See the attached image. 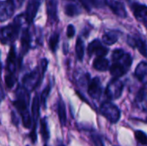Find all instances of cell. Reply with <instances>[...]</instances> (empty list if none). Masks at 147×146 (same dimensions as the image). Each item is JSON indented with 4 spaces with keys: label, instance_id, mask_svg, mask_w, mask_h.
I'll use <instances>...</instances> for the list:
<instances>
[{
    "label": "cell",
    "instance_id": "1",
    "mask_svg": "<svg viewBox=\"0 0 147 146\" xmlns=\"http://www.w3.org/2000/svg\"><path fill=\"white\" fill-rule=\"evenodd\" d=\"M112 60L113 65L110 67V73L114 78L123 77L128 71L133 63V58L131 55L120 48H117L113 52Z\"/></svg>",
    "mask_w": 147,
    "mask_h": 146
},
{
    "label": "cell",
    "instance_id": "2",
    "mask_svg": "<svg viewBox=\"0 0 147 146\" xmlns=\"http://www.w3.org/2000/svg\"><path fill=\"white\" fill-rule=\"evenodd\" d=\"M14 106L22 116L23 126L26 128H29L32 120L28 111V96L25 89L19 88L17 89L16 99L14 102Z\"/></svg>",
    "mask_w": 147,
    "mask_h": 146
},
{
    "label": "cell",
    "instance_id": "3",
    "mask_svg": "<svg viewBox=\"0 0 147 146\" xmlns=\"http://www.w3.org/2000/svg\"><path fill=\"white\" fill-rule=\"evenodd\" d=\"M21 15H18L13 24H9L6 27H3L0 29V40L2 43L5 44L8 42H11L16 40L20 26L22 25Z\"/></svg>",
    "mask_w": 147,
    "mask_h": 146
},
{
    "label": "cell",
    "instance_id": "4",
    "mask_svg": "<svg viewBox=\"0 0 147 146\" xmlns=\"http://www.w3.org/2000/svg\"><path fill=\"white\" fill-rule=\"evenodd\" d=\"M100 113L110 123H117L121 118V111L118 107L110 102H104L100 107Z\"/></svg>",
    "mask_w": 147,
    "mask_h": 146
},
{
    "label": "cell",
    "instance_id": "5",
    "mask_svg": "<svg viewBox=\"0 0 147 146\" xmlns=\"http://www.w3.org/2000/svg\"><path fill=\"white\" fill-rule=\"evenodd\" d=\"M124 85L119 78H115L111 80L105 90V94L109 100H116L120 98L122 95Z\"/></svg>",
    "mask_w": 147,
    "mask_h": 146
},
{
    "label": "cell",
    "instance_id": "6",
    "mask_svg": "<svg viewBox=\"0 0 147 146\" xmlns=\"http://www.w3.org/2000/svg\"><path fill=\"white\" fill-rule=\"evenodd\" d=\"M41 79H42V74L38 69H35L34 71L27 74L22 79V83L25 89L27 91L34 90L40 84Z\"/></svg>",
    "mask_w": 147,
    "mask_h": 146
},
{
    "label": "cell",
    "instance_id": "7",
    "mask_svg": "<svg viewBox=\"0 0 147 146\" xmlns=\"http://www.w3.org/2000/svg\"><path fill=\"white\" fill-rule=\"evenodd\" d=\"M40 114V102L38 96H35L33 101L32 105V122H33V127L32 131L29 133V137L33 143H35L37 140V135H36V127H37V120Z\"/></svg>",
    "mask_w": 147,
    "mask_h": 146
},
{
    "label": "cell",
    "instance_id": "8",
    "mask_svg": "<svg viewBox=\"0 0 147 146\" xmlns=\"http://www.w3.org/2000/svg\"><path fill=\"white\" fill-rule=\"evenodd\" d=\"M87 52L89 56L96 55L97 57H104L109 52V49L105 47L99 40H94L89 44Z\"/></svg>",
    "mask_w": 147,
    "mask_h": 146
},
{
    "label": "cell",
    "instance_id": "9",
    "mask_svg": "<svg viewBox=\"0 0 147 146\" xmlns=\"http://www.w3.org/2000/svg\"><path fill=\"white\" fill-rule=\"evenodd\" d=\"M132 11L135 18L141 22L147 30V6L139 3H134L132 5Z\"/></svg>",
    "mask_w": 147,
    "mask_h": 146
},
{
    "label": "cell",
    "instance_id": "10",
    "mask_svg": "<svg viewBox=\"0 0 147 146\" xmlns=\"http://www.w3.org/2000/svg\"><path fill=\"white\" fill-rule=\"evenodd\" d=\"M106 5L112 10V12L121 18H126L127 13L123 3L117 0H104Z\"/></svg>",
    "mask_w": 147,
    "mask_h": 146
},
{
    "label": "cell",
    "instance_id": "11",
    "mask_svg": "<svg viewBox=\"0 0 147 146\" xmlns=\"http://www.w3.org/2000/svg\"><path fill=\"white\" fill-rule=\"evenodd\" d=\"M88 94L93 99H99L102 95V84L99 77L92 78L88 84Z\"/></svg>",
    "mask_w": 147,
    "mask_h": 146
},
{
    "label": "cell",
    "instance_id": "12",
    "mask_svg": "<svg viewBox=\"0 0 147 146\" xmlns=\"http://www.w3.org/2000/svg\"><path fill=\"white\" fill-rule=\"evenodd\" d=\"M127 44L133 47V48H137L139 52L144 56L147 57V46L146 42L143 40V39L138 37V36H131L129 35L127 37Z\"/></svg>",
    "mask_w": 147,
    "mask_h": 146
},
{
    "label": "cell",
    "instance_id": "13",
    "mask_svg": "<svg viewBox=\"0 0 147 146\" xmlns=\"http://www.w3.org/2000/svg\"><path fill=\"white\" fill-rule=\"evenodd\" d=\"M15 9L14 5L9 0L0 2V21L4 22L10 18Z\"/></svg>",
    "mask_w": 147,
    "mask_h": 146
},
{
    "label": "cell",
    "instance_id": "14",
    "mask_svg": "<svg viewBox=\"0 0 147 146\" xmlns=\"http://www.w3.org/2000/svg\"><path fill=\"white\" fill-rule=\"evenodd\" d=\"M41 3V0H28L26 10V20L29 22H32L35 17L39 7Z\"/></svg>",
    "mask_w": 147,
    "mask_h": 146
},
{
    "label": "cell",
    "instance_id": "15",
    "mask_svg": "<svg viewBox=\"0 0 147 146\" xmlns=\"http://www.w3.org/2000/svg\"><path fill=\"white\" fill-rule=\"evenodd\" d=\"M135 77L140 82L144 84H147V63L141 61L135 69Z\"/></svg>",
    "mask_w": 147,
    "mask_h": 146
},
{
    "label": "cell",
    "instance_id": "16",
    "mask_svg": "<svg viewBox=\"0 0 147 146\" xmlns=\"http://www.w3.org/2000/svg\"><path fill=\"white\" fill-rule=\"evenodd\" d=\"M135 104L141 111L147 113L146 90L145 89H141L137 94L135 98Z\"/></svg>",
    "mask_w": 147,
    "mask_h": 146
},
{
    "label": "cell",
    "instance_id": "17",
    "mask_svg": "<svg viewBox=\"0 0 147 146\" xmlns=\"http://www.w3.org/2000/svg\"><path fill=\"white\" fill-rule=\"evenodd\" d=\"M58 0H48L47 2V15L51 22L58 20Z\"/></svg>",
    "mask_w": 147,
    "mask_h": 146
},
{
    "label": "cell",
    "instance_id": "18",
    "mask_svg": "<svg viewBox=\"0 0 147 146\" xmlns=\"http://www.w3.org/2000/svg\"><path fill=\"white\" fill-rule=\"evenodd\" d=\"M16 51H15V47L11 46L9 55H8V59H7V70L9 71L8 73L10 74H15L16 71Z\"/></svg>",
    "mask_w": 147,
    "mask_h": 146
},
{
    "label": "cell",
    "instance_id": "19",
    "mask_svg": "<svg viewBox=\"0 0 147 146\" xmlns=\"http://www.w3.org/2000/svg\"><path fill=\"white\" fill-rule=\"evenodd\" d=\"M119 40V33L117 31H108L102 35V41L106 45L111 46Z\"/></svg>",
    "mask_w": 147,
    "mask_h": 146
},
{
    "label": "cell",
    "instance_id": "20",
    "mask_svg": "<svg viewBox=\"0 0 147 146\" xmlns=\"http://www.w3.org/2000/svg\"><path fill=\"white\" fill-rule=\"evenodd\" d=\"M93 67L97 71H105L109 67V62L104 57H97L93 62Z\"/></svg>",
    "mask_w": 147,
    "mask_h": 146
},
{
    "label": "cell",
    "instance_id": "21",
    "mask_svg": "<svg viewBox=\"0 0 147 146\" xmlns=\"http://www.w3.org/2000/svg\"><path fill=\"white\" fill-rule=\"evenodd\" d=\"M58 114H59V119L60 121L61 126H65L66 124V111H65V105L63 102V100L60 98L58 102Z\"/></svg>",
    "mask_w": 147,
    "mask_h": 146
},
{
    "label": "cell",
    "instance_id": "22",
    "mask_svg": "<svg viewBox=\"0 0 147 146\" xmlns=\"http://www.w3.org/2000/svg\"><path fill=\"white\" fill-rule=\"evenodd\" d=\"M40 133L42 136V139L45 142H47L50 139V132L48 128V123L46 117H44L40 120Z\"/></svg>",
    "mask_w": 147,
    "mask_h": 146
},
{
    "label": "cell",
    "instance_id": "23",
    "mask_svg": "<svg viewBox=\"0 0 147 146\" xmlns=\"http://www.w3.org/2000/svg\"><path fill=\"white\" fill-rule=\"evenodd\" d=\"M75 48H76V55L79 61H82L84 59V45L81 38L78 39Z\"/></svg>",
    "mask_w": 147,
    "mask_h": 146
},
{
    "label": "cell",
    "instance_id": "24",
    "mask_svg": "<svg viewBox=\"0 0 147 146\" xmlns=\"http://www.w3.org/2000/svg\"><path fill=\"white\" fill-rule=\"evenodd\" d=\"M21 40H22V49L23 50V52H26L28 50L29 44H30V36L28 29L23 30Z\"/></svg>",
    "mask_w": 147,
    "mask_h": 146
},
{
    "label": "cell",
    "instance_id": "25",
    "mask_svg": "<svg viewBox=\"0 0 147 146\" xmlns=\"http://www.w3.org/2000/svg\"><path fill=\"white\" fill-rule=\"evenodd\" d=\"M82 4L90 10L91 8H99L102 7V0H80Z\"/></svg>",
    "mask_w": 147,
    "mask_h": 146
},
{
    "label": "cell",
    "instance_id": "26",
    "mask_svg": "<svg viewBox=\"0 0 147 146\" xmlns=\"http://www.w3.org/2000/svg\"><path fill=\"white\" fill-rule=\"evenodd\" d=\"M65 12L69 16H74V15H77L78 14H79L80 10L77 5H75L73 3H70V4H67L65 6Z\"/></svg>",
    "mask_w": 147,
    "mask_h": 146
},
{
    "label": "cell",
    "instance_id": "27",
    "mask_svg": "<svg viewBox=\"0 0 147 146\" xmlns=\"http://www.w3.org/2000/svg\"><path fill=\"white\" fill-rule=\"evenodd\" d=\"M59 35L58 33H54L49 38V47L53 52L56 51L59 45Z\"/></svg>",
    "mask_w": 147,
    "mask_h": 146
},
{
    "label": "cell",
    "instance_id": "28",
    "mask_svg": "<svg viewBox=\"0 0 147 146\" xmlns=\"http://www.w3.org/2000/svg\"><path fill=\"white\" fill-rule=\"evenodd\" d=\"M16 81V79L15 74H10V73L6 74V77H5V83H6V86L9 89H11L15 85Z\"/></svg>",
    "mask_w": 147,
    "mask_h": 146
},
{
    "label": "cell",
    "instance_id": "29",
    "mask_svg": "<svg viewBox=\"0 0 147 146\" xmlns=\"http://www.w3.org/2000/svg\"><path fill=\"white\" fill-rule=\"evenodd\" d=\"M135 138L142 145H147V135L142 131H136L135 132Z\"/></svg>",
    "mask_w": 147,
    "mask_h": 146
},
{
    "label": "cell",
    "instance_id": "30",
    "mask_svg": "<svg viewBox=\"0 0 147 146\" xmlns=\"http://www.w3.org/2000/svg\"><path fill=\"white\" fill-rule=\"evenodd\" d=\"M50 89H51V87L50 85H47L45 89L42 91L41 93V96H40V102H41V104L43 105L44 108H46V102H47V99L48 97V95L50 93Z\"/></svg>",
    "mask_w": 147,
    "mask_h": 146
},
{
    "label": "cell",
    "instance_id": "31",
    "mask_svg": "<svg viewBox=\"0 0 147 146\" xmlns=\"http://www.w3.org/2000/svg\"><path fill=\"white\" fill-rule=\"evenodd\" d=\"M66 34H67V36L69 38H72L75 34V28L73 25H69L67 27V31H66Z\"/></svg>",
    "mask_w": 147,
    "mask_h": 146
},
{
    "label": "cell",
    "instance_id": "32",
    "mask_svg": "<svg viewBox=\"0 0 147 146\" xmlns=\"http://www.w3.org/2000/svg\"><path fill=\"white\" fill-rule=\"evenodd\" d=\"M91 138H92V140H93L96 146H104L102 142V139H100V137H98L96 135H93Z\"/></svg>",
    "mask_w": 147,
    "mask_h": 146
},
{
    "label": "cell",
    "instance_id": "33",
    "mask_svg": "<svg viewBox=\"0 0 147 146\" xmlns=\"http://www.w3.org/2000/svg\"><path fill=\"white\" fill-rule=\"evenodd\" d=\"M9 1L11 2V3L14 5L15 9H19V8L22 7L24 0H9Z\"/></svg>",
    "mask_w": 147,
    "mask_h": 146
},
{
    "label": "cell",
    "instance_id": "34",
    "mask_svg": "<svg viewBox=\"0 0 147 146\" xmlns=\"http://www.w3.org/2000/svg\"><path fill=\"white\" fill-rule=\"evenodd\" d=\"M58 146H65V145H64L62 143H59V144H58Z\"/></svg>",
    "mask_w": 147,
    "mask_h": 146
},
{
    "label": "cell",
    "instance_id": "35",
    "mask_svg": "<svg viewBox=\"0 0 147 146\" xmlns=\"http://www.w3.org/2000/svg\"><path fill=\"white\" fill-rule=\"evenodd\" d=\"M126 1H129L130 2V1H133V0H126Z\"/></svg>",
    "mask_w": 147,
    "mask_h": 146
},
{
    "label": "cell",
    "instance_id": "36",
    "mask_svg": "<svg viewBox=\"0 0 147 146\" xmlns=\"http://www.w3.org/2000/svg\"><path fill=\"white\" fill-rule=\"evenodd\" d=\"M45 146H47V145H45Z\"/></svg>",
    "mask_w": 147,
    "mask_h": 146
},
{
    "label": "cell",
    "instance_id": "37",
    "mask_svg": "<svg viewBox=\"0 0 147 146\" xmlns=\"http://www.w3.org/2000/svg\"><path fill=\"white\" fill-rule=\"evenodd\" d=\"M0 102H1V100H0Z\"/></svg>",
    "mask_w": 147,
    "mask_h": 146
}]
</instances>
